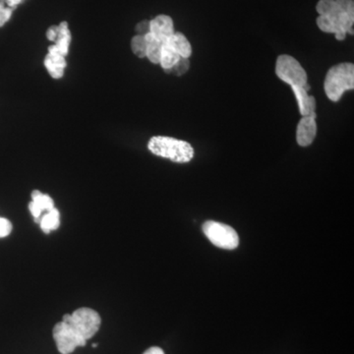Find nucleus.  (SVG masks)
<instances>
[{
    "label": "nucleus",
    "mask_w": 354,
    "mask_h": 354,
    "mask_svg": "<svg viewBox=\"0 0 354 354\" xmlns=\"http://www.w3.org/2000/svg\"><path fill=\"white\" fill-rule=\"evenodd\" d=\"M101 324L99 313L87 307L77 309L72 314H65L62 322L57 323L53 330L58 351L70 354L78 346H85L88 339L99 332Z\"/></svg>",
    "instance_id": "nucleus-1"
},
{
    "label": "nucleus",
    "mask_w": 354,
    "mask_h": 354,
    "mask_svg": "<svg viewBox=\"0 0 354 354\" xmlns=\"http://www.w3.org/2000/svg\"><path fill=\"white\" fill-rule=\"evenodd\" d=\"M148 148L153 155L180 164L190 162L194 157V149L189 143L171 137H153L149 141Z\"/></svg>",
    "instance_id": "nucleus-2"
},
{
    "label": "nucleus",
    "mask_w": 354,
    "mask_h": 354,
    "mask_svg": "<svg viewBox=\"0 0 354 354\" xmlns=\"http://www.w3.org/2000/svg\"><path fill=\"white\" fill-rule=\"evenodd\" d=\"M354 88V65L341 64L332 67L325 79V92L332 102H339L346 91Z\"/></svg>",
    "instance_id": "nucleus-3"
},
{
    "label": "nucleus",
    "mask_w": 354,
    "mask_h": 354,
    "mask_svg": "<svg viewBox=\"0 0 354 354\" xmlns=\"http://www.w3.org/2000/svg\"><path fill=\"white\" fill-rule=\"evenodd\" d=\"M203 232L214 245L227 250H234L239 245V237L234 228L215 221H207Z\"/></svg>",
    "instance_id": "nucleus-4"
},
{
    "label": "nucleus",
    "mask_w": 354,
    "mask_h": 354,
    "mask_svg": "<svg viewBox=\"0 0 354 354\" xmlns=\"http://www.w3.org/2000/svg\"><path fill=\"white\" fill-rule=\"evenodd\" d=\"M276 73L281 80L288 85L304 87L307 84V74L304 67L290 55H283L278 57Z\"/></svg>",
    "instance_id": "nucleus-5"
},
{
    "label": "nucleus",
    "mask_w": 354,
    "mask_h": 354,
    "mask_svg": "<svg viewBox=\"0 0 354 354\" xmlns=\"http://www.w3.org/2000/svg\"><path fill=\"white\" fill-rule=\"evenodd\" d=\"M150 32L158 41L165 43L176 32H174V21L169 16L164 15V14L158 15L157 17L150 21Z\"/></svg>",
    "instance_id": "nucleus-6"
},
{
    "label": "nucleus",
    "mask_w": 354,
    "mask_h": 354,
    "mask_svg": "<svg viewBox=\"0 0 354 354\" xmlns=\"http://www.w3.org/2000/svg\"><path fill=\"white\" fill-rule=\"evenodd\" d=\"M317 134L316 118L304 116L297 125V140L298 145L307 147L313 143Z\"/></svg>",
    "instance_id": "nucleus-7"
},
{
    "label": "nucleus",
    "mask_w": 354,
    "mask_h": 354,
    "mask_svg": "<svg viewBox=\"0 0 354 354\" xmlns=\"http://www.w3.org/2000/svg\"><path fill=\"white\" fill-rule=\"evenodd\" d=\"M53 208H55V202L50 195L44 194L39 190L32 191V202L29 204V209L36 223H39V218L44 215V212L50 211Z\"/></svg>",
    "instance_id": "nucleus-8"
},
{
    "label": "nucleus",
    "mask_w": 354,
    "mask_h": 354,
    "mask_svg": "<svg viewBox=\"0 0 354 354\" xmlns=\"http://www.w3.org/2000/svg\"><path fill=\"white\" fill-rule=\"evenodd\" d=\"M71 39L72 36L68 23L64 21L57 26V36L55 39V44L48 46V53H57L66 57L68 55Z\"/></svg>",
    "instance_id": "nucleus-9"
},
{
    "label": "nucleus",
    "mask_w": 354,
    "mask_h": 354,
    "mask_svg": "<svg viewBox=\"0 0 354 354\" xmlns=\"http://www.w3.org/2000/svg\"><path fill=\"white\" fill-rule=\"evenodd\" d=\"M293 93H295V97L298 106H299V111L302 116H312L316 118V101L313 97H310L307 91H305L304 87L299 86H291Z\"/></svg>",
    "instance_id": "nucleus-10"
},
{
    "label": "nucleus",
    "mask_w": 354,
    "mask_h": 354,
    "mask_svg": "<svg viewBox=\"0 0 354 354\" xmlns=\"http://www.w3.org/2000/svg\"><path fill=\"white\" fill-rule=\"evenodd\" d=\"M66 59L64 55L57 53H48L44 58V66L53 79H60L64 75Z\"/></svg>",
    "instance_id": "nucleus-11"
},
{
    "label": "nucleus",
    "mask_w": 354,
    "mask_h": 354,
    "mask_svg": "<svg viewBox=\"0 0 354 354\" xmlns=\"http://www.w3.org/2000/svg\"><path fill=\"white\" fill-rule=\"evenodd\" d=\"M171 50L176 51L180 57L189 58L192 55V48L187 38L181 32H174V35L165 41Z\"/></svg>",
    "instance_id": "nucleus-12"
},
{
    "label": "nucleus",
    "mask_w": 354,
    "mask_h": 354,
    "mask_svg": "<svg viewBox=\"0 0 354 354\" xmlns=\"http://www.w3.org/2000/svg\"><path fill=\"white\" fill-rule=\"evenodd\" d=\"M38 223L44 234H50L53 230H57L59 227V211L57 208H53L50 211L46 212L39 218Z\"/></svg>",
    "instance_id": "nucleus-13"
},
{
    "label": "nucleus",
    "mask_w": 354,
    "mask_h": 354,
    "mask_svg": "<svg viewBox=\"0 0 354 354\" xmlns=\"http://www.w3.org/2000/svg\"><path fill=\"white\" fill-rule=\"evenodd\" d=\"M147 41L146 57L153 64H160V55H162V41L156 39L151 32L145 35Z\"/></svg>",
    "instance_id": "nucleus-14"
},
{
    "label": "nucleus",
    "mask_w": 354,
    "mask_h": 354,
    "mask_svg": "<svg viewBox=\"0 0 354 354\" xmlns=\"http://www.w3.org/2000/svg\"><path fill=\"white\" fill-rule=\"evenodd\" d=\"M180 59V57L167 46V44H162V55H160V64L165 71L172 68Z\"/></svg>",
    "instance_id": "nucleus-15"
},
{
    "label": "nucleus",
    "mask_w": 354,
    "mask_h": 354,
    "mask_svg": "<svg viewBox=\"0 0 354 354\" xmlns=\"http://www.w3.org/2000/svg\"><path fill=\"white\" fill-rule=\"evenodd\" d=\"M131 50L136 57L140 58L146 57L147 41L145 36L136 35V36L133 37L131 41Z\"/></svg>",
    "instance_id": "nucleus-16"
},
{
    "label": "nucleus",
    "mask_w": 354,
    "mask_h": 354,
    "mask_svg": "<svg viewBox=\"0 0 354 354\" xmlns=\"http://www.w3.org/2000/svg\"><path fill=\"white\" fill-rule=\"evenodd\" d=\"M190 64L188 58L180 57L178 62L174 65L172 68L167 70V73L172 74V75L181 76L185 74L189 69Z\"/></svg>",
    "instance_id": "nucleus-17"
},
{
    "label": "nucleus",
    "mask_w": 354,
    "mask_h": 354,
    "mask_svg": "<svg viewBox=\"0 0 354 354\" xmlns=\"http://www.w3.org/2000/svg\"><path fill=\"white\" fill-rule=\"evenodd\" d=\"M335 6V0H320L317 4L316 10L319 13V16L328 15V14L332 12Z\"/></svg>",
    "instance_id": "nucleus-18"
},
{
    "label": "nucleus",
    "mask_w": 354,
    "mask_h": 354,
    "mask_svg": "<svg viewBox=\"0 0 354 354\" xmlns=\"http://www.w3.org/2000/svg\"><path fill=\"white\" fill-rule=\"evenodd\" d=\"M14 8L6 6V1H0V27L6 24L10 19Z\"/></svg>",
    "instance_id": "nucleus-19"
},
{
    "label": "nucleus",
    "mask_w": 354,
    "mask_h": 354,
    "mask_svg": "<svg viewBox=\"0 0 354 354\" xmlns=\"http://www.w3.org/2000/svg\"><path fill=\"white\" fill-rule=\"evenodd\" d=\"M12 223L6 218L0 216V239L8 236L12 232Z\"/></svg>",
    "instance_id": "nucleus-20"
},
{
    "label": "nucleus",
    "mask_w": 354,
    "mask_h": 354,
    "mask_svg": "<svg viewBox=\"0 0 354 354\" xmlns=\"http://www.w3.org/2000/svg\"><path fill=\"white\" fill-rule=\"evenodd\" d=\"M136 32L142 36H145L148 32H150V21L144 20L138 23L136 26Z\"/></svg>",
    "instance_id": "nucleus-21"
},
{
    "label": "nucleus",
    "mask_w": 354,
    "mask_h": 354,
    "mask_svg": "<svg viewBox=\"0 0 354 354\" xmlns=\"http://www.w3.org/2000/svg\"><path fill=\"white\" fill-rule=\"evenodd\" d=\"M57 36V26H51L46 31V38L48 41H55Z\"/></svg>",
    "instance_id": "nucleus-22"
},
{
    "label": "nucleus",
    "mask_w": 354,
    "mask_h": 354,
    "mask_svg": "<svg viewBox=\"0 0 354 354\" xmlns=\"http://www.w3.org/2000/svg\"><path fill=\"white\" fill-rule=\"evenodd\" d=\"M143 354H165V351L158 346H152V348L147 349Z\"/></svg>",
    "instance_id": "nucleus-23"
},
{
    "label": "nucleus",
    "mask_w": 354,
    "mask_h": 354,
    "mask_svg": "<svg viewBox=\"0 0 354 354\" xmlns=\"http://www.w3.org/2000/svg\"><path fill=\"white\" fill-rule=\"evenodd\" d=\"M23 1H24V0H6V6L15 9L16 7L19 6L20 3H22Z\"/></svg>",
    "instance_id": "nucleus-24"
},
{
    "label": "nucleus",
    "mask_w": 354,
    "mask_h": 354,
    "mask_svg": "<svg viewBox=\"0 0 354 354\" xmlns=\"http://www.w3.org/2000/svg\"><path fill=\"white\" fill-rule=\"evenodd\" d=\"M97 344H93V348H97Z\"/></svg>",
    "instance_id": "nucleus-25"
}]
</instances>
